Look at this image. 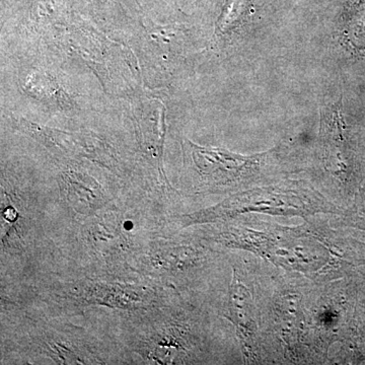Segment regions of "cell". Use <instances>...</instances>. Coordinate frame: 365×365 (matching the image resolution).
Wrapping results in <instances>:
<instances>
[{"label":"cell","mask_w":365,"mask_h":365,"mask_svg":"<svg viewBox=\"0 0 365 365\" xmlns=\"http://www.w3.org/2000/svg\"><path fill=\"white\" fill-rule=\"evenodd\" d=\"M86 302L123 309H141L150 302L140 288L118 283H93L83 292Z\"/></svg>","instance_id":"6da1fadb"},{"label":"cell","mask_w":365,"mask_h":365,"mask_svg":"<svg viewBox=\"0 0 365 365\" xmlns=\"http://www.w3.org/2000/svg\"><path fill=\"white\" fill-rule=\"evenodd\" d=\"M128 222L110 216L98 220L88 232V242L95 253L104 258L116 257L129 247L127 232H131L133 225L128 227Z\"/></svg>","instance_id":"7a4b0ae2"},{"label":"cell","mask_w":365,"mask_h":365,"mask_svg":"<svg viewBox=\"0 0 365 365\" xmlns=\"http://www.w3.org/2000/svg\"><path fill=\"white\" fill-rule=\"evenodd\" d=\"M37 344L43 353L56 364H93L88 355V347L81 345L78 338L60 331H47L41 334Z\"/></svg>","instance_id":"3957f363"},{"label":"cell","mask_w":365,"mask_h":365,"mask_svg":"<svg viewBox=\"0 0 365 365\" xmlns=\"http://www.w3.org/2000/svg\"><path fill=\"white\" fill-rule=\"evenodd\" d=\"M64 193L72 207L79 213H93L106 204L102 188L91 178L68 173L63 178Z\"/></svg>","instance_id":"277c9868"},{"label":"cell","mask_w":365,"mask_h":365,"mask_svg":"<svg viewBox=\"0 0 365 365\" xmlns=\"http://www.w3.org/2000/svg\"><path fill=\"white\" fill-rule=\"evenodd\" d=\"M256 1L257 0H227L222 16L216 25L218 35H227L239 28L249 16Z\"/></svg>","instance_id":"5b68a950"},{"label":"cell","mask_w":365,"mask_h":365,"mask_svg":"<svg viewBox=\"0 0 365 365\" xmlns=\"http://www.w3.org/2000/svg\"><path fill=\"white\" fill-rule=\"evenodd\" d=\"M2 217L4 218V220L7 222H14L18 218V212H16V209L13 207V206L9 205L6 206V208L2 211Z\"/></svg>","instance_id":"8992f818"}]
</instances>
